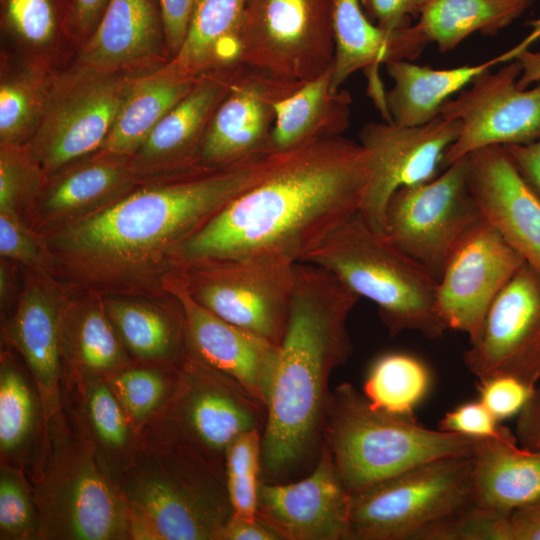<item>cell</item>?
<instances>
[{
  "mask_svg": "<svg viewBox=\"0 0 540 540\" xmlns=\"http://www.w3.org/2000/svg\"><path fill=\"white\" fill-rule=\"evenodd\" d=\"M271 152L145 184L44 237L68 292L163 299L183 244L265 175Z\"/></svg>",
  "mask_w": 540,
  "mask_h": 540,
  "instance_id": "6da1fadb",
  "label": "cell"
},
{
  "mask_svg": "<svg viewBox=\"0 0 540 540\" xmlns=\"http://www.w3.org/2000/svg\"><path fill=\"white\" fill-rule=\"evenodd\" d=\"M368 175L367 151L342 135L272 151L264 177L183 244L178 269L262 254L302 262L360 211Z\"/></svg>",
  "mask_w": 540,
  "mask_h": 540,
  "instance_id": "7a4b0ae2",
  "label": "cell"
},
{
  "mask_svg": "<svg viewBox=\"0 0 540 540\" xmlns=\"http://www.w3.org/2000/svg\"><path fill=\"white\" fill-rule=\"evenodd\" d=\"M359 298L327 269L295 263L262 436V474L270 480L292 474L319 454L330 375L353 352L347 320Z\"/></svg>",
  "mask_w": 540,
  "mask_h": 540,
  "instance_id": "3957f363",
  "label": "cell"
},
{
  "mask_svg": "<svg viewBox=\"0 0 540 540\" xmlns=\"http://www.w3.org/2000/svg\"><path fill=\"white\" fill-rule=\"evenodd\" d=\"M118 484L131 540H222L233 515L225 465L180 441L138 435Z\"/></svg>",
  "mask_w": 540,
  "mask_h": 540,
  "instance_id": "277c9868",
  "label": "cell"
},
{
  "mask_svg": "<svg viewBox=\"0 0 540 540\" xmlns=\"http://www.w3.org/2000/svg\"><path fill=\"white\" fill-rule=\"evenodd\" d=\"M26 471L39 512L41 540H131L119 484L65 404L45 421Z\"/></svg>",
  "mask_w": 540,
  "mask_h": 540,
  "instance_id": "5b68a950",
  "label": "cell"
},
{
  "mask_svg": "<svg viewBox=\"0 0 540 540\" xmlns=\"http://www.w3.org/2000/svg\"><path fill=\"white\" fill-rule=\"evenodd\" d=\"M350 493H359L424 462L470 457L474 438L433 430L413 415L394 414L371 405L351 383L330 395L323 441Z\"/></svg>",
  "mask_w": 540,
  "mask_h": 540,
  "instance_id": "8992f818",
  "label": "cell"
},
{
  "mask_svg": "<svg viewBox=\"0 0 540 540\" xmlns=\"http://www.w3.org/2000/svg\"><path fill=\"white\" fill-rule=\"evenodd\" d=\"M302 262L327 269L360 298L372 301L392 337L408 330L435 339L448 330L436 309L437 278L375 231L360 212Z\"/></svg>",
  "mask_w": 540,
  "mask_h": 540,
  "instance_id": "52a82bcc",
  "label": "cell"
},
{
  "mask_svg": "<svg viewBox=\"0 0 540 540\" xmlns=\"http://www.w3.org/2000/svg\"><path fill=\"white\" fill-rule=\"evenodd\" d=\"M473 505L471 456L430 460L351 495L347 540H448Z\"/></svg>",
  "mask_w": 540,
  "mask_h": 540,
  "instance_id": "ba28073f",
  "label": "cell"
},
{
  "mask_svg": "<svg viewBox=\"0 0 540 540\" xmlns=\"http://www.w3.org/2000/svg\"><path fill=\"white\" fill-rule=\"evenodd\" d=\"M238 65L300 89L332 68V0H247Z\"/></svg>",
  "mask_w": 540,
  "mask_h": 540,
  "instance_id": "9c48e42d",
  "label": "cell"
},
{
  "mask_svg": "<svg viewBox=\"0 0 540 540\" xmlns=\"http://www.w3.org/2000/svg\"><path fill=\"white\" fill-rule=\"evenodd\" d=\"M267 409L239 383L185 350L168 402L139 436L186 443L225 465L241 434L264 430Z\"/></svg>",
  "mask_w": 540,
  "mask_h": 540,
  "instance_id": "30bf717a",
  "label": "cell"
},
{
  "mask_svg": "<svg viewBox=\"0 0 540 540\" xmlns=\"http://www.w3.org/2000/svg\"><path fill=\"white\" fill-rule=\"evenodd\" d=\"M295 263L262 254L193 263L178 271L203 307L279 345L290 312Z\"/></svg>",
  "mask_w": 540,
  "mask_h": 540,
  "instance_id": "8fae6325",
  "label": "cell"
},
{
  "mask_svg": "<svg viewBox=\"0 0 540 540\" xmlns=\"http://www.w3.org/2000/svg\"><path fill=\"white\" fill-rule=\"evenodd\" d=\"M468 156L437 178L402 187L386 208V235L437 278L464 234L482 219L468 184Z\"/></svg>",
  "mask_w": 540,
  "mask_h": 540,
  "instance_id": "7c38bea8",
  "label": "cell"
},
{
  "mask_svg": "<svg viewBox=\"0 0 540 540\" xmlns=\"http://www.w3.org/2000/svg\"><path fill=\"white\" fill-rule=\"evenodd\" d=\"M521 72V63L512 60L496 72L479 75L470 88L441 106L439 115L461 125L457 139L443 156V168L484 147L523 145L540 139V84L520 89L517 80Z\"/></svg>",
  "mask_w": 540,
  "mask_h": 540,
  "instance_id": "4fadbf2b",
  "label": "cell"
},
{
  "mask_svg": "<svg viewBox=\"0 0 540 540\" xmlns=\"http://www.w3.org/2000/svg\"><path fill=\"white\" fill-rule=\"evenodd\" d=\"M461 129L456 119L437 116L417 126L369 122L360 130L367 151L369 175L360 214L377 232L386 235V208L400 188L435 178L446 150Z\"/></svg>",
  "mask_w": 540,
  "mask_h": 540,
  "instance_id": "5bb4252c",
  "label": "cell"
},
{
  "mask_svg": "<svg viewBox=\"0 0 540 540\" xmlns=\"http://www.w3.org/2000/svg\"><path fill=\"white\" fill-rule=\"evenodd\" d=\"M463 361L479 380L511 376L538 385L540 273L531 265L524 262L496 296Z\"/></svg>",
  "mask_w": 540,
  "mask_h": 540,
  "instance_id": "9a60e30c",
  "label": "cell"
},
{
  "mask_svg": "<svg viewBox=\"0 0 540 540\" xmlns=\"http://www.w3.org/2000/svg\"><path fill=\"white\" fill-rule=\"evenodd\" d=\"M524 259L483 218L460 239L437 281L436 309L447 329L472 342L496 296Z\"/></svg>",
  "mask_w": 540,
  "mask_h": 540,
  "instance_id": "2e32d148",
  "label": "cell"
},
{
  "mask_svg": "<svg viewBox=\"0 0 540 540\" xmlns=\"http://www.w3.org/2000/svg\"><path fill=\"white\" fill-rule=\"evenodd\" d=\"M23 284L3 327L39 392L45 421L63 404V331L69 292L51 275L22 268Z\"/></svg>",
  "mask_w": 540,
  "mask_h": 540,
  "instance_id": "e0dca14e",
  "label": "cell"
},
{
  "mask_svg": "<svg viewBox=\"0 0 540 540\" xmlns=\"http://www.w3.org/2000/svg\"><path fill=\"white\" fill-rule=\"evenodd\" d=\"M351 495L322 442L316 465L298 481L261 482L257 517L281 540H347Z\"/></svg>",
  "mask_w": 540,
  "mask_h": 540,
  "instance_id": "ac0fdd59",
  "label": "cell"
},
{
  "mask_svg": "<svg viewBox=\"0 0 540 540\" xmlns=\"http://www.w3.org/2000/svg\"><path fill=\"white\" fill-rule=\"evenodd\" d=\"M183 313L185 350L239 383L266 406L278 345L218 317L189 292L179 271L165 285Z\"/></svg>",
  "mask_w": 540,
  "mask_h": 540,
  "instance_id": "d6986e66",
  "label": "cell"
},
{
  "mask_svg": "<svg viewBox=\"0 0 540 540\" xmlns=\"http://www.w3.org/2000/svg\"><path fill=\"white\" fill-rule=\"evenodd\" d=\"M296 91L239 65L229 92L207 125L199 165L222 167L271 152L276 104Z\"/></svg>",
  "mask_w": 540,
  "mask_h": 540,
  "instance_id": "ffe728a7",
  "label": "cell"
},
{
  "mask_svg": "<svg viewBox=\"0 0 540 540\" xmlns=\"http://www.w3.org/2000/svg\"><path fill=\"white\" fill-rule=\"evenodd\" d=\"M468 156V184L481 216L540 273V198L522 178L504 146Z\"/></svg>",
  "mask_w": 540,
  "mask_h": 540,
  "instance_id": "44dd1931",
  "label": "cell"
},
{
  "mask_svg": "<svg viewBox=\"0 0 540 540\" xmlns=\"http://www.w3.org/2000/svg\"><path fill=\"white\" fill-rule=\"evenodd\" d=\"M126 92L117 80L96 78L57 104L29 150L44 177L103 146Z\"/></svg>",
  "mask_w": 540,
  "mask_h": 540,
  "instance_id": "7402d4cb",
  "label": "cell"
},
{
  "mask_svg": "<svg viewBox=\"0 0 540 540\" xmlns=\"http://www.w3.org/2000/svg\"><path fill=\"white\" fill-rule=\"evenodd\" d=\"M127 158L101 152L90 161L53 173L55 177L41 186L26 223L45 236L116 202L141 182Z\"/></svg>",
  "mask_w": 540,
  "mask_h": 540,
  "instance_id": "603a6c76",
  "label": "cell"
},
{
  "mask_svg": "<svg viewBox=\"0 0 540 540\" xmlns=\"http://www.w3.org/2000/svg\"><path fill=\"white\" fill-rule=\"evenodd\" d=\"M238 69L235 65L204 74L161 119L132 159L140 178L157 174L161 179L201 167L199 153L205 130Z\"/></svg>",
  "mask_w": 540,
  "mask_h": 540,
  "instance_id": "cb8c5ba5",
  "label": "cell"
},
{
  "mask_svg": "<svg viewBox=\"0 0 540 540\" xmlns=\"http://www.w3.org/2000/svg\"><path fill=\"white\" fill-rule=\"evenodd\" d=\"M540 39V20L527 37L508 51L475 65L433 69L407 60L385 63L393 80L386 92L391 120L399 125L425 124L440 114L441 106L456 92L471 84L479 75L499 64L510 62Z\"/></svg>",
  "mask_w": 540,
  "mask_h": 540,
  "instance_id": "d4e9b609",
  "label": "cell"
},
{
  "mask_svg": "<svg viewBox=\"0 0 540 540\" xmlns=\"http://www.w3.org/2000/svg\"><path fill=\"white\" fill-rule=\"evenodd\" d=\"M471 459L477 507L508 514L540 500V449L521 446L515 434L474 439Z\"/></svg>",
  "mask_w": 540,
  "mask_h": 540,
  "instance_id": "484cf974",
  "label": "cell"
},
{
  "mask_svg": "<svg viewBox=\"0 0 540 540\" xmlns=\"http://www.w3.org/2000/svg\"><path fill=\"white\" fill-rule=\"evenodd\" d=\"M335 56L331 89H342L355 72L379 69L395 60L411 61L424 50L427 42L416 26L397 33L378 28L366 16L361 0H332Z\"/></svg>",
  "mask_w": 540,
  "mask_h": 540,
  "instance_id": "4316f807",
  "label": "cell"
},
{
  "mask_svg": "<svg viewBox=\"0 0 540 540\" xmlns=\"http://www.w3.org/2000/svg\"><path fill=\"white\" fill-rule=\"evenodd\" d=\"M62 400L92 441L101 464L118 482L135 451L138 434L105 376H65L62 381Z\"/></svg>",
  "mask_w": 540,
  "mask_h": 540,
  "instance_id": "83f0119b",
  "label": "cell"
},
{
  "mask_svg": "<svg viewBox=\"0 0 540 540\" xmlns=\"http://www.w3.org/2000/svg\"><path fill=\"white\" fill-rule=\"evenodd\" d=\"M106 311L133 361L179 364L185 354L184 318L172 296H103Z\"/></svg>",
  "mask_w": 540,
  "mask_h": 540,
  "instance_id": "f1b7e54d",
  "label": "cell"
},
{
  "mask_svg": "<svg viewBox=\"0 0 540 540\" xmlns=\"http://www.w3.org/2000/svg\"><path fill=\"white\" fill-rule=\"evenodd\" d=\"M132 361L106 311L103 296L69 292L63 331V378L75 374L106 376Z\"/></svg>",
  "mask_w": 540,
  "mask_h": 540,
  "instance_id": "f546056e",
  "label": "cell"
},
{
  "mask_svg": "<svg viewBox=\"0 0 540 540\" xmlns=\"http://www.w3.org/2000/svg\"><path fill=\"white\" fill-rule=\"evenodd\" d=\"M331 76L332 68L276 104L271 151L339 136L350 126L352 97L347 90L332 91Z\"/></svg>",
  "mask_w": 540,
  "mask_h": 540,
  "instance_id": "4dcf8cb0",
  "label": "cell"
},
{
  "mask_svg": "<svg viewBox=\"0 0 540 540\" xmlns=\"http://www.w3.org/2000/svg\"><path fill=\"white\" fill-rule=\"evenodd\" d=\"M45 426L37 387L24 363L8 347L0 355L1 463L24 467L32 463Z\"/></svg>",
  "mask_w": 540,
  "mask_h": 540,
  "instance_id": "1f68e13d",
  "label": "cell"
},
{
  "mask_svg": "<svg viewBox=\"0 0 540 540\" xmlns=\"http://www.w3.org/2000/svg\"><path fill=\"white\" fill-rule=\"evenodd\" d=\"M247 0H198L179 52L168 65L180 76L238 65L239 28Z\"/></svg>",
  "mask_w": 540,
  "mask_h": 540,
  "instance_id": "d6a6232c",
  "label": "cell"
},
{
  "mask_svg": "<svg viewBox=\"0 0 540 540\" xmlns=\"http://www.w3.org/2000/svg\"><path fill=\"white\" fill-rule=\"evenodd\" d=\"M198 79L180 76L167 66L127 89L101 152L134 156L155 126L191 91Z\"/></svg>",
  "mask_w": 540,
  "mask_h": 540,
  "instance_id": "836d02e7",
  "label": "cell"
},
{
  "mask_svg": "<svg viewBox=\"0 0 540 540\" xmlns=\"http://www.w3.org/2000/svg\"><path fill=\"white\" fill-rule=\"evenodd\" d=\"M159 31L152 0H110L83 51L92 68H113L154 52Z\"/></svg>",
  "mask_w": 540,
  "mask_h": 540,
  "instance_id": "e575fe53",
  "label": "cell"
},
{
  "mask_svg": "<svg viewBox=\"0 0 540 540\" xmlns=\"http://www.w3.org/2000/svg\"><path fill=\"white\" fill-rule=\"evenodd\" d=\"M530 4L531 0H431L415 26L427 43L447 52L472 33L495 35Z\"/></svg>",
  "mask_w": 540,
  "mask_h": 540,
  "instance_id": "d590c367",
  "label": "cell"
},
{
  "mask_svg": "<svg viewBox=\"0 0 540 540\" xmlns=\"http://www.w3.org/2000/svg\"><path fill=\"white\" fill-rule=\"evenodd\" d=\"M430 382L429 370L420 359L393 352L382 355L372 364L362 393L378 409L413 415L426 396Z\"/></svg>",
  "mask_w": 540,
  "mask_h": 540,
  "instance_id": "8d00e7d4",
  "label": "cell"
},
{
  "mask_svg": "<svg viewBox=\"0 0 540 540\" xmlns=\"http://www.w3.org/2000/svg\"><path fill=\"white\" fill-rule=\"evenodd\" d=\"M179 364L132 361L105 379L137 434L168 402L178 379Z\"/></svg>",
  "mask_w": 540,
  "mask_h": 540,
  "instance_id": "74e56055",
  "label": "cell"
},
{
  "mask_svg": "<svg viewBox=\"0 0 540 540\" xmlns=\"http://www.w3.org/2000/svg\"><path fill=\"white\" fill-rule=\"evenodd\" d=\"M263 430L253 429L239 435L227 448L225 474L233 515L257 518L258 495L262 475Z\"/></svg>",
  "mask_w": 540,
  "mask_h": 540,
  "instance_id": "f35d334b",
  "label": "cell"
},
{
  "mask_svg": "<svg viewBox=\"0 0 540 540\" xmlns=\"http://www.w3.org/2000/svg\"><path fill=\"white\" fill-rule=\"evenodd\" d=\"M0 539L41 540L31 482L24 467L0 465Z\"/></svg>",
  "mask_w": 540,
  "mask_h": 540,
  "instance_id": "ab89813d",
  "label": "cell"
},
{
  "mask_svg": "<svg viewBox=\"0 0 540 540\" xmlns=\"http://www.w3.org/2000/svg\"><path fill=\"white\" fill-rule=\"evenodd\" d=\"M44 174L29 152L2 145L0 153V213L26 222L27 214L42 186Z\"/></svg>",
  "mask_w": 540,
  "mask_h": 540,
  "instance_id": "60d3db41",
  "label": "cell"
},
{
  "mask_svg": "<svg viewBox=\"0 0 540 540\" xmlns=\"http://www.w3.org/2000/svg\"><path fill=\"white\" fill-rule=\"evenodd\" d=\"M0 256L21 268L51 275V260L44 237L23 219L4 213H0Z\"/></svg>",
  "mask_w": 540,
  "mask_h": 540,
  "instance_id": "b9f144b4",
  "label": "cell"
},
{
  "mask_svg": "<svg viewBox=\"0 0 540 540\" xmlns=\"http://www.w3.org/2000/svg\"><path fill=\"white\" fill-rule=\"evenodd\" d=\"M479 382V400L499 421L517 416L536 388L511 376H495Z\"/></svg>",
  "mask_w": 540,
  "mask_h": 540,
  "instance_id": "7bdbcfd3",
  "label": "cell"
},
{
  "mask_svg": "<svg viewBox=\"0 0 540 540\" xmlns=\"http://www.w3.org/2000/svg\"><path fill=\"white\" fill-rule=\"evenodd\" d=\"M438 429L474 439L503 438L512 433L480 400L448 411L440 420Z\"/></svg>",
  "mask_w": 540,
  "mask_h": 540,
  "instance_id": "ee69618b",
  "label": "cell"
},
{
  "mask_svg": "<svg viewBox=\"0 0 540 540\" xmlns=\"http://www.w3.org/2000/svg\"><path fill=\"white\" fill-rule=\"evenodd\" d=\"M8 19L25 40L47 42L55 29V16L50 0H8Z\"/></svg>",
  "mask_w": 540,
  "mask_h": 540,
  "instance_id": "f6af8a7d",
  "label": "cell"
},
{
  "mask_svg": "<svg viewBox=\"0 0 540 540\" xmlns=\"http://www.w3.org/2000/svg\"><path fill=\"white\" fill-rule=\"evenodd\" d=\"M33 100L19 84L6 83L0 88V136L2 145L13 146L28 127L33 114Z\"/></svg>",
  "mask_w": 540,
  "mask_h": 540,
  "instance_id": "bcb514c9",
  "label": "cell"
},
{
  "mask_svg": "<svg viewBox=\"0 0 540 540\" xmlns=\"http://www.w3.org/2000/svg\"><path fill=\"white\" fill-rule=\"evenodd\" d=\"M431 0H361L368 19L388 33H397L419 18Z\"/></svg>",
  "mask_w": 540,
  "mask_h": 540,
  "instance_id": "7dc6e473",
  "label": "cell"
},
{
  "mask_svg": "<svg viewBox=\"0 0 540 540\" xmlns=\"http://www.w3.org/2000/svg\"><path fill=\"white\" fill-rule=\"evenodd\" d=\"M495 540H540V500L503 515L496 527Z\"/></svg>",
  "mask_w": 540,
  "mask_h": 540,
  "instance_id": "c3c4849f",
  "label": "cell"
},
{
  "mask_svg": "<svg viewBox=\"0 0 540 540\" xmlns=\"http://www.w3.org/2000/svg\"><path fill=\"white\" fill-rule=\"evenodd\" d=\"M165 40L173 57L186 38L198 0H159Z\"/></svg>",
  "mask_w": 540,
  "mask_h": 540,
  "instance_id": "681fc988",
  "label": "cell"
},
{
  "mask_svg": "<svg viewBox=\"0 0 540 540\" xmlns=\"http://www.w3.org/2000/svg\"><path fill=\"white\" fill-rule=\"evenodd\" d=\"M504 147L522 178L540 198V139Z\"/></svg>",
  "mask_w": 540,
  "mask_h": 540,
  "instance_id": "f907efd6",
  "label": "cell"
},
{
  "mask_svg": "<svg viewBox=\"0 0 540 540\" xmlns=\"http://www.w3.org/2000/svg\"><path fill=\"white\" fill-rule=\"evenodd\" d=\"M515 436L521 446L540 449V384L517 415Z\"/></svg>",
  "mask_w": 540,
  "mask_h": 540,
  "instance_id": "816d5d0a",
  "label": "cell"
},
{
  "mask_svg": "<svg viewBox=\"0 0 540 540\" xmlns=\"http://www.w3.org/2000/svg\"><path fill=\"white\" fill-rule=\"evenodd\" d=\"M222 540H281L280 536L258 517L245 519L232 515Z\"/></svg>",
  "mask_w": 540,
  "mask_h": 540,
  "instance_id": "f5cc1de1",
  "label": "cell"
},
{
  "mask_svg": "<svg viewBox=\"0 0 540 540\" xmlns=\"http://www.w3.org/2000/svg\"><path fill=\"white\" fill-rule=\"evenodd\" d=\"M19 266L15 262H12L8 259L1 258L0 263V300H1V310L6 313L7 308L13 303L14 306L16 301L13 300L15 295V268Z\"/></svg>",
  "mask_w": 540,
  "mask_h": 540,
  "instance_id": "db71d44e",
  "label": "cell"
},
{
  "mask_svg": "<svg viewBox=\"0 0 540 540\" xmlns=\"http://www.w3.org/2000/svg\"><path fill=\"white\" fill-rule=\"evenodd\" d=\"M110 0H75L74 14L80 28L86 30L104 13Z\"/></svg>",
  "mask_w": 540,
  "mask_h": 540,
  "instance_id": "11a10c76",
  "label": "cell"
},
{
  "mask_svg": "<svg viewBox=\"0 0 540 540\" xmlns=\"http://www.w3.org/2000/svg\"><path fill=\"white\" fill-rule=\"evenodd\" d=\"M522 65V72L517 80L520 89L540 81V52L529 49L522 51L516 58Z\"/></svg>",
  "mask_w": 540,
  "mask_h": 540,
  "instance_id": "9f6ffc18",
  "label": "cell"
}]
</instances>
